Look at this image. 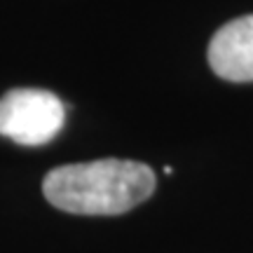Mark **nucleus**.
<instances>
[{"label":"nucleus","instance_id":"f03ea898","mask_svg":"<svg viewBox=\"0 0 253 253\" xmlns=\"http://www.w3.org/2000/svg\"><path fill=\"white\" fill-rule=\"evenodd\" d=\"M66 108L47 89H12L0 99V136L19 145H45L63 129Z\"/></svg>","mask_w":253,"mask_h":253},{"label":"nucleus","instance_id":"7ed1b4c3","mask_svg":"<svg viewBox=\"0 0 253 253\" xmlns=\"http://www.w3.org/2000/svg\"><path fill=\"white\" fill-rule=\"evenodd\" d=\"M209 66L230 82H253V14L227 21L209 42Z\"/></svg>","mask_w":253,"mask_h":253},{"label":"nucleus","instance_id":"f257e3e1","mask_svg":"<svg viewBox=\"0 0 253 253\" xmlns=\"http://www.w3.org/2000/svg\"><path fill=\"white\" fill-rule=\"evenodd\" d=\"M155 171L134 160L56 167L45 176L42 192L52 207L80 216H118L153 195Z\"/></svg>","mask_w":253,"mask_h":253}]
</instances>
